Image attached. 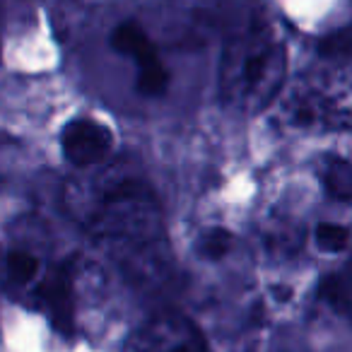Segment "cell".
<instances>
[{
	"mask_svg": "<svg viewBox=\"0 0 352 352\" xmlns=\"http://www.w3.org/2000/svg\"><path fill=\"white\" fill-rule=\"evenodd\" d=\"M87 171L68 188L73 217L89 234L133 256L155 249L164 234V217L147 176L126 162H104Z\"/></svg>",
	"mask_w": 352,
	"mask_h": 352,
	"instance_id": "obj_1",
	"label": "cell"
},
{
	"mask_svg": "<svg viewBox=\"0 0 352 352\" xmlns=\"http://www.w3.org/2000/svg\"><path fill=\"white\" fill-rule=\"evenodd\" d=\"M287 80V46L265 15H249L225 36L217 68L220 99L239 113H258L280 97Z\"/></svg>",
	"mask_w": 352,
	"mask_h": 352,
	"instance_id": "obj_2",
	"label": "cell"
},
{
	"mask_svg": "<svg viewBox=\"0 0 352 352\" xmlns=\"http://www.w3.org/2000/svg\"><path fill=\"white\" fill-rule=\"evenodd\" d=\"M278 99L285 123L297 131H352V65L328 60L307 70Z\"/></svg>",
	"mask_w": 352,
	"mask_h": 352,
	"instance_id": "obj_3",
	"label": "cell"
},
{
	"mask_svg": "<svg viewBox=\"0 0 352 352\" xmlns=\"http://www.w3.org/2000/svg\"><path fill=\"white\" fill-rule=\"evenodd\" d=\"M126 352H212L206 333L186 314L164 309L142 318L126 340Z\"/></svg>",
	"mask_w": 352,
	"mask_h": 352,
	"instance_id": "obj_4",
	"label": "cell"
},
{
	"mask_svg": "<svg viewBox=\"0 0 352 352\" xmlns=\"http://www.w3.org/2000/svg\"><path fill=\"white\" fill-rule=\"evenodd\" d=\"M60 147H63V155L70 164L80 166V169H89V166H99L109 162L113 152V133L107 123L82 116L63 128Z\"/></svg>",
	"mask_w": 352,
	"mask_h": 352,
	"instance_id": "obj_5",
	"label": "cell"
},
{
	"mask_svg": "<svg viewBox=\"0 0 352 352\" xmlns=\"http://www.w3.org/2000/svg\"><path fill=\"white\" fill-rule=\"evenodd\" d=\"M39 294L44 299L46 309L54 314L56 323L60 328H70V316H73V275L68 265L54 268L44 278L39 287Z\"/></svg>",
	"mask_w": 352,
	"mask_h": 352,
	"instance_id": "obj_6",
	"label": "cell"
},
{
	"mask_svg": "<svg viewBox=\"0 0 352 352\" xmlns=\"http://www.w3.org/2000/svg\"><path fill=\"white\" fill-rule=\"evenodd\" d=\"M318 182L326 196L338 203H352V160L345 155H323L318 160Z\"/></svg>",
	"mask_w": 352,
	"mask_h": 352,
	"instance_id": "obj_7",
	"label": "cell"
},
{
	"mask_svg": "<svg viewBox=\"0 0 352 352\" xmlns=\"http://www.w3.org/2000/svg\"><path fill=\"white\" fill-rule=\"evenodd\" d=\"M109 44H111V49L116 51V54L133 58L135 65L160 56L155 49V41H152L150 36H147V32L142 30L140 25H135V22H121V25L111 32V36H109Z\"/></svg>",
	"mask_w": 352,
	"mask_h": 352,
	"instance_id": "obj_8",
	"label": "cell"
},
{
	"mask_svg": "<svg viewBox=\"0 0 352 352\" xmlns=\"http://www.w3.org/2000/svg\"><path fill=\"white\" fill-rule=\"evenodd\" d=\"M318 297L333 309L352 321V258L338 273L328 275L318 287Z\"/></svg>",
	"mask_w": 352,
	"mask_h": 352,
	"instance_id": "obj_9",
	"label": "cell"
},
{
	"mask_svg": "<svg viewBox=\"0 0 352 352\" xmlns=\"http://www.w3.org/2000/svg\"><path fill=\"white\" fill-rule=\"evenodd\" d=\"M314 244L323 254H342L352 246V230L342 222L326 220L314 227Z\"/></svg>",
	"mask_w": 352,
	"mask_h": 352,
	"instance_id": "obj_10",
	"label": "cell"
},
{
	"mask_svg": "<svg viewBox=\"0 0 352 352\" xmlns=\"http://www.w3.org/2000/svg\"><path fill=\"white\" fill-rule=\"evenodd\" d=\"M135 68H138L135 85L140 94H145V97H162V94L169 89V80H171L169 70H166L164 60H162L160 56L135 65Z\"/></svg>",
	"mask_w": 352,
	"mask_h": 352,
	"instance_id": "obj_11",
	"label": "cell"
},
{
	"mask_svg": "<svg viewBox=\"0 0 352 352\" xmlns=\"http://www.w3.org/2000/svg\"><path fill=\"white\" fill-rule=\"evenodd\" d=\"M234 246V234L225 227H208L198 234L196 239V251L201 258L208 261H220L225 258L227 254Z\"/></svg>",
	"mask_w": 352,
	"mask_h": 352,
	"instance_id": "obj_12",
	"label": "cell"
},
{
	"mask_svg": "<svg viewBox=\"0 0 352 352\" xmlns=\"http://www.w3.org/2000/svg\"><path fill=\"white\" fill-rule=\"evenodd\" d=\"M321 54L331 60H350L352 58V25L342 27V30L333 32L331 36L318 44Z\"/></svg>",
	"mask_w": 352,
	"mask_h": 352,
	"instance_id": "obj_13",
	"label": "cell"
},
{
	"mask_svg": "<svg viewBox=\"0 0 352 352\" xmlns=\"http://www.w3.org/2000/svg\"><path fill=\"white\" fill-rule=\"evenodd\" d=\"M8 273L17 283H30L39 273V258L30 251H12L8 256Z\"/></svg>",
	"mask_w": 352,
	"mask_h": 352,
	"instance_id": "obj_14",
	"label": "cell"
}]
</instances>
